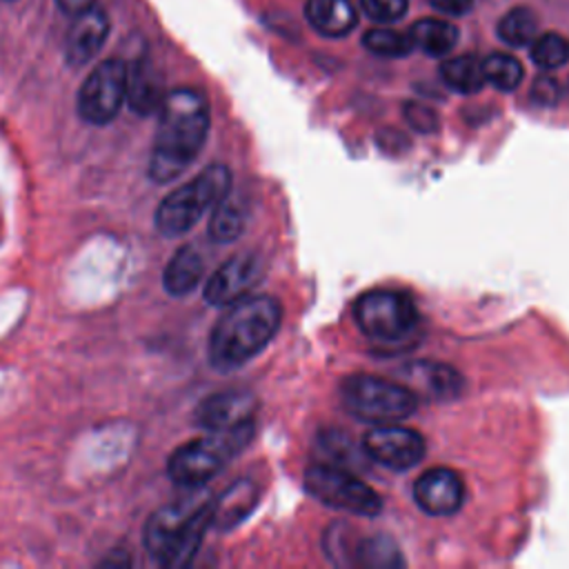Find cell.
<instances>
[{"mask_svg":"<svg viewBox=\"0 0 569 569\" xmlns=\"http://www.w3.org/2000/svg\"><path fill=\"white\" fill-rule=\"evenodd\" d=\"M149 176L153 182L178 178L202 151L209 133V102L191 87L169 91L160 102Z\"/></svg>","mask_w":569,"mask_h":569,"instance_id":"obj_1","label":"cell"},{"mask_svg":"<svg viewBox=\"0 0 569 569\" xmlns=\"http://www.w3.org/2000/svg\"><path fill=\"white\" fill-rule=\"evenodd\" d=\"M282 305L273 296H242L227 305L209 336V362L218 371H233L256 358L278 333Z\"/></svg>","mask_w":569,"mask_h":569,"instance_id":"obj_2","label":"cell"},{"mask_svg":"<svg viewBox=\"0 0 569 569\" xmlns=\"http://www.w3.org/2000/svg\"><path fill=\"white\" fill-rule=\"evenodd\" d=\"M211 507L202 493L160 507L144 525V547L164 567H184L196 556L211 525Z\"/></svg>","mask_w":569,"mask_h":569,"instance_id":"obj_3","label":"cell"},{"mask_svg":"<svg viewBox=\"0 0 569 569\" xmlns=\"http://www.w3.org/2000/svg\"><path fill=\"white\" fill-rule=\"evenodd\" d=\"M253 433V420H247L233 429L209 431L204 438L178 447L167 462V473L178 487L198 489L211 480L233 456H238L251 442Z\"/></svg>","mask_w":569,"mask_h":569,"instance_id":"obj_4","label":"cell"},{"mask_svg":"<svg viewBox=\"0 0 569 569\" xmlns=\"http://www.w3.org/2000/svg\"><path fill=\"white\" fill-rule=\"evenodd\" d=\"M231 189V171L224 164L204 167L193 180L171 191L156 209V229L176 238L187 233L204 211L213 209Z\"/></svg>","mask_w":569,"mask_h":569,"instance_id":"obj_5","label":"cell"},{"mask_svg":"<svg viewBox=\"0 0 569 569\" xmlns=\"http://www.w3.org/2000/svg\"><path fill=\"white\" fill-rule=\"evenodd\" d=\"M340 400L351 416L371 425L400 422L418 407V398L407 385L369 373L347 376L340 382Z\"/></svg>","mask_w":569,"mask_h":569,"instance_id":"obj_6","label":"cell"},{"mask_svg":"<svg viewBox=\"0 0 569 569\" xmlns=\"http://www.w3.org/2000/svg\"><path fill=\"white\" fill-rule=\"evenodd\" d=\"M353 320L367 338L378 342H396L416 329L418 309L402 291L371 289L356 298Z\"/></svg>","mask_w":569,"mask_h":569,"instance_id":"obj_7","label":"cell"},{"mask_svg":"<svg viewBox=\"0 0 569 569\" xmlns=\"http://www.w3.org/2000/svg\"><path fill=\"white\" fill-rule=\"evenodd\" d=\"M305 489L318 502L338 511H347L365 518H376L382 511L380 496L367 482L331 465L307 467Z\"/></svg>","mask_w":569,"mask_h":569,"instance_id":"obj_8","label":"cell"},{"mask_svg":"<svg viewBox=\"0 0 569 569\" xmlns=\"http://www.w3.org/2000/svg\"><path fill=\"white\" fill-rule=\"evenodd\" d=\"M127 98V64L111 58L93 67L78 91V113L89 124L111 122Z\"/></svg>","mask_w":569,"mask_h":569,"instance_id":"obj_9","label":"cell"},{"mask_svg":"<svg viewBox=\"0 0 569 569\" xmlns=\"http://www.w3.org/2000/svg\"><path fill=\"white\" fill-rule=\"evenodd\" d=\"M362 449L373 462L391 471H407L416 467L427 453L422 433L409 427H400L398 422L373 425L362 438Z\"/></svg>","mask_w":569,"mask_h":569,"instance_id":"obj_10","label":"cell"},{"mask_svg":"<svg viewBox=\"0 0 569 569\" xmlns=\"http://www.w3.org/2000/svg\"><path fill=\"white\" fill-rule=\"evenodd\" d=\"M262 273L260 258L256 253H236L224 260L204 284V300L213 307H227L247 296Z\"/></svg>","mask_w":569,"mask_h":569,"instance_id":"obj_11","label":"cell"},{"mask_svg":"<svg viewBox=\"0 0 569 569\" xmlns=\"http://www.w3.org/2000/svg\"><path fill=\"white\" fill-rule=\"evenodd\" d=\"M413 500L429 516H451L465 502V482L453 469H427L413 482Z\"/></svg>","mask_w":569,"mask_h":569,"instance_id":"obj_12","label":"cell"},{"mask_svg":"<svg viewBox=\"0 0 569 569\" xmlns=\"http://www.w3.org/2000/svg\"><path fill=\"white\" fill-rule=\"evenodd\" d=\"M258 400L249 391H220L204 398L193 413V422L207 431L233 429L247 420H253Z\"/></svg>","mask_w":569,"mask_h":569,"instance_id":"obj_13","label":"cell"},{"mask_svg":"<svg viewBox=\"0 0 569 569\" xmlns=\"http://www.w3.org/2000/svg\"><path fill=\"white\" fill-rule=\"evenodd\" d=\"M109 36V18L102 9L89 7L73 16L64 40V58L73 67H82L96 58Z\"/></svg>","mask_w":569,"mask_h":569,"instance_id":"obj_14","label":"cell"},{"mask_svg":"<svg viewBox=\"0 0 569 569\" xmlns=\"http://www.w3.org/2000/svg\"><path fill=\"white\" fill-rule=\"evenodd\" d=\"M405 380L409 382L407 387L411 391L427 393L429 398H453L462 391V376L442 365V362H431V360H418L411 362L402 369Z\"/></svg>","mask_w":569,"mask_h":569,"instance_id":"obj_15","label":"cell"},{"mask_svg":"<svg viewBox=\"0 0 569 569\" xmlns=\"http://www.w3.org/2000/svg\"><path fill=\"white\" fill-rule=\"evenodd\" d=\"M307 22L327 38H342L358 24V9L351 0H307Z\"/></svg>","mask_w":569,"mask_h":569,"instance_id":"obj_16","label":"cell"},{"mask_svg":"<svg viewBox=\"0 0 569 569\" xmlns=\"http://www.w3.org/2000/svg\"><path fill=\"white\" fill-rule=\"evenodd\" d=\"M162 91H160V80L156 69L151 67L149 60L140 58L131 67H127V98L124 102L142 116H149L151 111L160 109L162 102Z\"/></svg>","mask_w":569,"mask_h":569,"instance_id":"obj_17","label":"cell"},{"mask_svg":"<svg viewBox=\"0 0 569 569\" xmlns=\"http://www.w3.org/2000/svg\"><path fill=\"white\" fill-rule=\"evenodd\" d=\"M204 273V258L193 244L180 247L164 267L162 284L171 296L191 293Z\"/></svg>","mask_w":569,"mask_h":569,"instance_id":"obj_18","label":"cell"},{"mask_svg":"<svg viewBox=\"0 0 569 569\" xmlns=\"http://www.w3.org/2000/svg\"><path fill=\"white\" fill-rule=\"evenodd\" d=\"M258 500V489L249 480H240L231 485L211 507V527L216 529H231L240 520L249 516Z\"/></svg>","mask_w":569,"mask_h":569,"instance_id":"obj_19","label":"cell"},{"mask_svg":"<svg viewBox=\"0 0 569 569\" xmlns=\"http://www.w3.org/2000/svg\"><path fill=\"white\" fill-rule=\"evenodd\" d=\"M411 42L413 47H418L420 51H425L431 58H440L447 56L449 51H453V47L458 44V27H453L447 20L440 18H420L418 22L411 24L409 29Z\"/></svg>","mask_w":569,"mask_h":569,"instance_id":"obj_20","label":"cell"},{"mask_svg":"<svg viewBox=\"0 0 569 569\" xmlns=\"http://www.w3.org/2000/svg\"><path fill=\"white\" fill-rule=\"evenodd\" d=\"M247 218H249V211L244 202L227 193L222 200L213 204V213L209 218V238L220 244L238 240L240 233L244 231Z\"/></svg>","mask_w":569,"mask_h":569,"instance_id":"obj_21","label":"cell"},{"mask_svg":"<svg viewBox=\"0 0 569 569\" xmlns=\"http://www.w3.org/2000/svg\"><path fill=\"white\" fill-rule=\"evenodd\" d=\"M440 78L442 82L456 91V93H478L487 82H485V73H482V60H478L476 56L462 53V56H453L449 60H445L440 64Z\"/></svg>","mask_w":569,"mask_h":569,"instance_id":"obj_22","label":"cell"},{"mask_svg":"<svg viewBox=\"0 0 569 569\" xmlns=\"http://www.w3.org/2000/svg\"><path fill=\"white\" fill-rule=\"evenodd\" d=\"M496 33L505 44H509L513 49L529 47L533 42V38L540 33L538 31V18L527 7H513L511 11H507L500 18V22L496 27Z\"/></svg>","mask_w":569,"mask_h":569,"instance_id":"obj_23","label":"cell"},{"mask_svg":"<svg viewBox=\"0 0 569 569\" xmlns=\"http://www.w3.org/2000/svg\"><path fill=\"white\" fill-rule=\"evenodd\" d=\"M482 73H485V82H489L493 89L513 91L522 82L525 69L518 58L496 51L482 60Z\"/></svg>","mask_w":569,"mask_h":569,"instance_id":"obj_24","label":"cell"},{"mask_svg":"<svg viewBox=\"0 0 569 569\" xmlns=\"http://www.w3.org/2000/svg\"><path fill=\"white\" fill-rule=\"evenodd\" d=\"M356 565L362 567H376V569H389V567H400L405 565V558L396 542L385 536H371L358 542L356 547Z\"/></svg>","mask_w":569,"mask_h":569,"instance_id":"obj_25","label":"cell"},{"mask_svg":"<svg viewBox=\"0 0 569 569\" xmlns=\"http://www.w3.org/2000/svg\"><path fill=\"white\" fill-rule=\"evenodd\" d=\"M529 56L536 67L551 71L569 62V40L556 31H545L529 44Z\"/></svg>","mask_w":569,"mask_h":569,"instance_id":"obj_26","label":"cell"},{"mask_svg":"<svg viewBox=\"0 0 569 569\" xmlns=\"http://www.w3.org/2000/svg\"><path fill=\"white\" fill-rule=\"evenodd\" d=\"M362 47L369 49L376 56H382V58H405L416 49L413 42H411L409 31L402 33V31L385 29V27H376V29L365 31Z\"/></svg>","mask_w":569,"mask_h":569,"instance_id":"obj_27","label":"cell"},{"mask_svg":"<svg viewBox=\"0 0 569 569\" xmlns=\"http://www.w3.org/2000/svg\"><path fill=\"white\" fill-rule=\"evenodd\" d=\"M409 0H360L365 16L378 24H393L405 18Z\"/></svg>","mask_w":569,"mask_h":569,"instance_id":"obj_28","label":"cell"},{"mask_svg":"<svg viewBox=\"0 0 569 569\" xmlns=\"http://www.w3.org/2000/svg\"><path fill=\"white\" fill-rule=\"evenodd\" d=\"M405 120L420 133H431L438 129V113L420 102L405 104Z\"/></svg>","mask_w":569,"mask_h":569,"instance_id":"obj_29","label":"cell"},{"mask_svg":"<svg viewBox=\"0 0 569 569\" xmlns=\"http://www.w3.org/2000/svg\"><path fill=\"white\" fill-rule=\"evenodd\" d=\"M531 100L540 107H553L560 100V82L551 76H538L531 84Z\"/></svg>","mask_w":569,"mask_h":569,"instance_id":"obj_30","label":"cell"},{"mask_svg":"<svg viewBox=\"0 0 569 569\" xmlns=\"http://www.w3.org/2000/svg\"><path fill=\"white\" fill-rule=\"evenodd\" d=\"M429 4L447 16H465L471 9L473 0H429Z\"/></svg>","mask_w":569,"mask_h":569,"instance_id":"obj_31","label":"cell"},{"mask_svg":"<svg viewBox=\"0 0 569 569\" xmlns=\"http://www.w3.org/2000/svg\"><path fill=\"white\" fill-rule=\"evenodd\" d=\"M56 2H58V7H60L64 13H71V16L84 11V9H89V7L93 4V0H56Z\"/></svg>","mask_w":569,"mask_h":569,"instance_id":"obj_32","label":"cell"}]
</instances>
